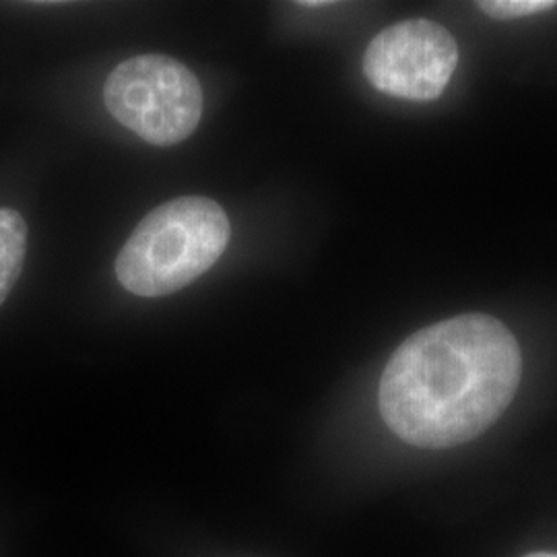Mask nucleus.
<instances>
[{
    "mask_svg": "<svg viewBox=\"0 0 557 557\" xmlns=\"http://www.w3.org/2000/svg\"><path fill=\"white\" fill-rule=\"evenodd\" d=\"M527 557H557V554H531V556Z\"/></svg>",
    "mask_w": 557,
    "mask_h": 557,
    "instance_id": "7",
    "label": "nucleus"
},
{
    "mask_svg": "<svg viewBox=\"0 0 557 557\" xmlns=\"http://www.w3.org/2000/svg\"><path fill=\"white\" fill-rule=\"evenodd\" d=\"M232 225L220 202L180 197L145 215L116 259V277L140 298L180 292L207 273L227 248Z\"/></svg>",
    "mask_w": 557,
    "mask_h": 557,
    "instance_id": "2",
    "label": "nucleus"
},
{
    "mask_svg": "<svg viewBox=\"0 0 557 557\" xmlns=\"http://www.w3.org/2000/svg\"><path fill=\"white\" fill-rule=\"evenodd\" d=\"M479 9L498 21L520 20L556 9L554 0H487L479 2Z\"/></svg>",
    "mask_w": 557,
    "mask_h": 557,
    "instance_id": "6",
    "label": "nucleus"
},
{
    "mask_svg": "<svg viewBox=\"0 0 557 557\" xmlns=\"http://www.w3.org/2000/svg\"><path fill=\"white\" fill-rule=\"evenodd\" d=\"M458 46L446 27L400 21L368 44L363 75L380 94L400 100H436L455 75Z\"/></svg>",
    "mask_w": 557,
    "mask_h": 557,
    "instance_id": "4",
    "label": "nucleus"
},
{
    "mask_svg": "<svg viewBox=\"0 0 557 557\" xmlns=\"http://www.w3.org/2000/svg\"><path fill=\"white\" fill-rule=\"evenodd\" d=\"M27 252V223L15 209H0V306L15 287Z\"/></svg>",
    "mask_w": 557,
    "mask_h": 557,
    "instance_id": "5",
    "label": "nucleus"
},
{
    "mask_svg": "<svg viewBox=\"0 0 557 557\" xmlns=\"http://www.w3.org/2000/svg\"><path fill=\"white\" fill-rule=\"evenodd\" d=\"M108 112L158 147L188 139L202 116V87L180 60L145 54L120 62L106 81Z\"/></svg>",
    "mask_w": 557,
    "mask_h": 557,
    "instance_id": "3",
    "label": "nucleus"
},
{
    "mask_svg": "<svg viewBox=\"0 0 557 557\" xmlns=\"http://www.w3.org/2000/svg\"><path fill=\"white\" fill-rule=\"evenodd\" d=\"M522 356L487 314L442 320L407 338L380 379L379 407L398 438L440 450L478 438L517 395Z\"/></svg>",
    "mask_w": 557,
    "mask_h": 557,
    "instance_id": "1",
    "label": "nucleus"
}]
</instances>
